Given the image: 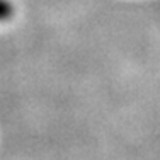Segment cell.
<instances>
[{
  "instance_id": "1",
  "label": "cell",
  "mask_w": 160,
  "mask_h": 160,
  "mask_svg": "<svg viewBox=\"0 0 160 160\" xmlns=\"http://www.w3.org/2000/svg\"><path fill=\"white\" fill-rule=\"evenodd\" d=\"M14 17V5L9 0H0V22L10 21Z\"/></svg>"
}]
</instances>
